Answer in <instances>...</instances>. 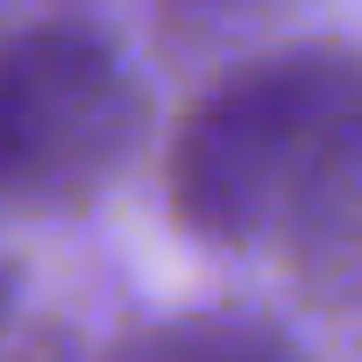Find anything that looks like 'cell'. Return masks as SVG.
I'll list each match as a JSON object with an SVG mask.
<instances>
[{
  "mask_svg": "<svg viewBox=\"0 0 362 362\" xmlns=\"http://www.w3.org/2000/svg\"><path fill=\"white\" fill-rule=\"evenodd\" d=\"M291 242H298V263L334 291H355L362 284V128L348 135V149L334 156V170L320 177V192L305 199V214L291 221Z\"/></svg>",
  "mask_w": 362,
  "mask_h": 362,
  "instance_id": "cell-3",
  "label": "cell"
},
{
  "mask_svg": "<svg viewBox=\"0 0 362 362\" xmlns=\"http://www.w3.org/2000/svg\"><path fill=\"white\" fill-rule=\"evenodd\" d=\"M8 305H15V270L0 263V327H8Z\"/></svg>",
  "mask_w": 362,
  "mask_h": 362,
  "instance_id": "cell-7",
  "label": "cell"
},
{
  "mask_svg": "<svg viewBox=\"0 0 362 362\" xmlns=\"http://www.w3.org/2000/svg\"><path fill=\"white\" fill-rule=\"evenodd\" d=\"M0 362H64V341L43 327H0Z\"/></svg>",
  "mask_w": 362,
  "mask_h": 362,
  "instance_id": "cell-6",
  "label": "cell"
},
{
  "mask_svg": "<svg viewBox=\"0 0 362 362\" xmlns=\"http://www.w3.org/2000/svg\"><path fill=\"white\" fill-rule=\"evenodd\" d=\"M362 128V57L270 50L228 71L170 142V206L206 242L291 235L320 177Z\"/></svg>",
  "mask_w": 362,
  "mask_h": 362,
  "instance_id": "cell-1",
  "label": "cell"
},
{
  "mask_svg": "<svg viewBox=\"0 0 362 362\" xmlns=\"http://www.w3.org/2000/svg\"><path fill=\"white\" fill-rule=\"evenodd\" d=\"M142 135L128 64L86 29L0 43V199L64 206L121 170Z\"/></svg>",
  "mask_w": 362,
  "mask_h": 362,
  "instance_id": "cell-2",
  "label": "cell"
},
{
  "mask_svg": "<svg viewBox=\"0 0 362 362\" xmlns=\"http://www.w3.org/2000/svg\"><path fill=\"white\" fill-rule=\"evenodd\" d=\"M114 362H298V348L263 320L199 313V320H163V327L128 334Z\"/></svg>",
  "mask_w": 362,
  "mask_h": 362,
  "instance_id": "cell-4",
  "label": "cell"
},
{
  "mask_svg": "<svg viewBox=\"0 0 362 362\" xmlns=\"http://www.w3.org/2000/svg\"><path fill=\"white\" fill-rule=\"evenodd\" d=\"M163 8L185 22V29H206V22H242V15H270V8H291V0H163Z\"/></svg>",
  "mask_w": 362,
  "mask_h": 362,
  "instance_id": "cell-5",
  "label": "cell"
}]
</instances>
